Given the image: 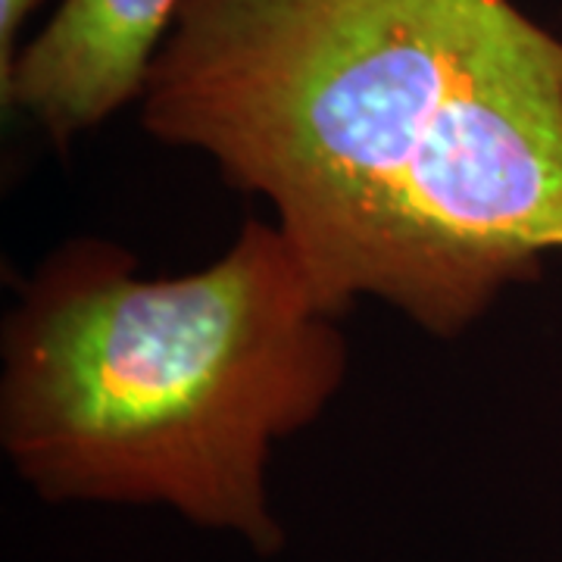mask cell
<instances>
[{"instance_id": "6da1fadb", "label": "cell", "mask_w": 562, "mask_h": 562, "mask_svg": "<svg viewBox=\"0 0 562 562\" xmlns=\"http://www.w3.org/2000/svg\"><path fill=\"white\" fill-rule=\"evenodd\" d=\"M335 322L269 222L179 279L72 238L3 322L0 447L41 501L166 506L272 557V447L341 391Z\"/></svg>"}, {"instance_id": "7a4b0ae2", "label": "cell", "mask_w": 562, "mask_h": 562, "mask_svg": "<svg viewBox=\"0 0 562 562\" xmlns=\"http://www.w3.org/2000/svg\"><path fill=\"white\" fill-rule=\"evenodd\" d=\"M513 0H181L140 125L279 213L316 301L419 325L416 210L457 147Z\"/></svg>"}, {"instance_id": "3957f363", "label": "cell", "mask_w": 562, "mask_h": 562, "mask_svg": "<svg viewBox=\"0 0 562 562\" xmlns=\"http://www.w3.org/2000/svg\"><path fill=\"white\" fill-rule=\"evenodd\" d=\"M181 0H63L0 76L7 110H22L57 147L138 101Z\"/></svg>"}, {"instance_id": "277c9868", "label": "cell", "mask_w": 562, "mask_h": 562, "mask_svg": "<svg viewBox=\"0 0 562 562\" xmlns=\"http://www.w3.org/2000/svg\"><path fill=\"white\" fill-rule=\"evenodd\" d=\"M44 0H0V76L13 66L20 54L22 29L41 10Z\"/></svg>"}]
</instances>
